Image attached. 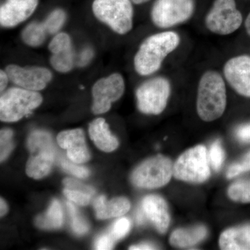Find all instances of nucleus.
I'll return each mask as SVG.
<instances>
[{
	"label": "nucleus",
	"mask_w": 250,
	"mask_h": 250,
	"mask_svg": "<svg viewBox=\"0 0 250 250\" xmlns=\"http://www.w3.org/2000/svg\"><path fill=\"white\" fill-rule=\"evenodd\" d=\"M237 138L243 143H250V123L241 125L236 132Z\"/></svg>",
	"instance_id": "obj_35"
},
{
	"label": "nucleus",
	"mask_w": 250,
	"mask_h": 250,
	"mask_svg": "<svg viewBox=\"0 0 250 250\" xmlns=\"http://www.w3.org/2000/svg\"><path fill=\"white\" fill-rule=\"evenodd\" d=\"M227 106V92L223 77L215 71L205 72L197 90V111L205 122H212L223 116Z\"/></svg>",
	"instance_id": "obj_2"
},
{
	"label": "nucleus",
	"mask_w": 250,
	"mask_h": 250,
	"mask_svg": "<svg viewBox=\"0 0 250 250\" xmlns=\"http://www.w3.org/2000/svg\"><path fill=\"white\" fill-rule=\"evenodd\" d=\"M59 164L64 170L79 178H85L89 175L90 172L88 169L83 166L76 165L77 164L71 161H67L65 157L60 158Z\"/></svg>",
	"instance_id": "obj_30"
},
{
	"label": "nucleus",
	"mask_w": 250,
	"mask_h": 250,
	"mask_svg": "<svg viewBox=\"0 0 250 250\" xmlns=\"http://www.w3.org/2000/svg\"><path fill=\"white\" fill-rule=\"evenodd\" d=\"M0 205H1V207H0V214H1V216L2 217L7 213L8 207L6 202H5L2 198H1V200H0Z\"/></svg>",
	"instance_id": "obj_40"
},
{
	"label": "nucleus",
	"mask_w": 250,
	"mask_h": 250,
	"mask_svg": "<svg viewBox=\"0 0 250 250\" xmlns=\"http://www.w3.org/2000/svg\"><path fill=\"white\" fill-rule=\"evenodd\" d=\"M63 184L67 188L72 189V190H80V191L86 192L93 195L95 194V190L93 188L85 186L84 184L81 183L80 182L75 180V179L66 178L63 180Z\"/></svg>",
	"instance_id": "obj_33"
},
{
	"label": "nucleus",
	"mask_w": 250,
	"mask_h": 250,
	"mask_svg": "<svg viewBox=\"0 0 250 250\" xmlns=\"http://www.w3.org/2000/svg\"><path fill=\"white\" fill-rule=\"evenodd\" d=\"M228 195L233 201L250 203V179L235 182L228 188Z\"/></svg>",
	"instance_id": "obj_24"
},
{
	"label": "nucleus",
	"mask_w": 250,
	"mask_h": 250,
	"mask_svg": "<svg viewBox=\"0 0 250 250\" xmlns=\"http://www.w3.org/2000/svg\"><path fill=\"white\" fill-rule=\"evenodd\" d=\"M64 195L70 201L75 202L79 205L85 206L90 203L91 195L80 190H72L65 188L63 190Z\"/></svg>",
	"instance_id": "obj_32"
},
{
	"label": "nucleus",
	"mask_w": 250,
	"mask_h": 250,
	"mask_svg": "<svg viewBox=\"0 0 250 250\" xmlns=\"http://www.w3.org/2000/svg\"><path fill=\"white\" fill-rule=\"evenodd\" d=\"M210 165L205 146H195L179 156L173 166V176L184 182L203 183L209 178Z\"/></svg>",
	"instance_id": "obj_6"
},
{
	"label": "nucleus",
	"mask_w": 250,
	"mask_h": 250,
	"mask_svg": "<svg viewBox=\"0 0 250 250\" xmlns=\"http://www.w3.org/2000/svg\"><path fill=\"white\" fill-rule=\"evenodd\" d=\"M115 240L108 233L98 237L95 241V248L96 250H111L114 246Z\"/></svg>",
	"instance_id": "obj_34"
},
{
	"label": "nucleus",
	"mask_w": 250,
	"mask_h": 250,
	"mask_svg": "<svg viewBox=\"0 0 250 250\" xmlns=\"http://www.w3.org/2000/svg\"><path fill=\"white\" fill-rule=\"evenodd\" d=\"M67 210L71 218L72 228L77 234L82 235L88 232L89 225L87 223L80 211L70 202H67Z\"/></svg>",
	"instance_id": "obj_26"
},
{
	"label": "nucleus",
	"mask_w": 250,
	"mask_h": 250,
	"mask_svg": "<svg viewBox=\"0 0 250 250\" xmlns=\"http://www.w3.org/2000/svg\"><path fill=\"white\" fill-rule=\"evenodd\" d=\"M57 142L61 147L66 149L67 158L72 162L77 164H84L90 159L83 129L62 131L57 136Z\"/></svg>",
	"instance_id": "obj_16"
},
{
	"label": "nucleus",
	"mask_w": 250,
	"mask_h": 250,
	"mask_svg": "<svg viewBox=\"0 0 250 250\" xmlns=\"http://www.w3.org/2000/svg\"><path fill=\"white\" fill-rule=\"evenodd\" d=\"M66 21V14L63 10L57 9L51 12L45 21L44 25L48 35H56L64 25Z\"/></svg>",
	"instance_id": "obj_25"
},
{
	"label": "nucleus",
	"mask_w": 250,
	"mask_h": 250,
	"mask_svg": "<svg viewBox=\"0 0 250 250\" xmlns=\"http://www.w3.org/2000/svg\"><path fill=\"white\" fill-rule=\"evenodd\" d=\"M93 207L97 218L104 220L126 214L131 205L129 200L125 197H116L107 201L106 197L102 195L95 200Z\"/></svg>",
	"instance_id": "obj_19"
},
{
	"label": "nucleus",
	"mask_w": 250,
	"mask_h": 250,
	"mask_svg": "<svg viewBox=\"0 0 250 250\" xmlns=\"http://www.w3.org/2000/svg\"><path fill=\"white\" fill-rule=\"evenodd\" d=\"M229 84L243 96L250 98V57L242 55L229 59L224 67Z\"/></svg>",
	"instance_id": "obj_13"
},
{
	"label": "nucleus",
	"mask_w": 250,
	"mask_h": 250,
	"mask_svg": "<svg viewBox=\"0 0 250 250\" xmlns=\"http://www.w3.org/2000/svg\"><path fill=\"white\" fill-rule=\"evenodd\" d=\"M141 208L159 233H165L167 231L170 218L167 204L162 197L147 195L143 199Z\"/></svg>",
	"instance_id": "obj_17"
},
{
	"label": "nucleus",
	"mask_w": 250,
	"mask_h": 250,
	"mask_svg": "<svg viewBox=\"0 0 250 250\" xmlns=\"http://www.w3.org/2000/svg\"><path fill=\"white\" fill-rule=\"evenodd\" d=\"M134 4H143V3L147 2V1H149V0H131Z\"/></svg>",
	"instance_id": "obj_42"
},
{
	"label": "nucleus",
	"mask_w": 250,
	"mask_h": 250,
	"mask_svg": "<svg viewBox=\"0 0 250 250\" xmlns=\"http://www.w3.org/2000/svg\"><path fill=\"white\" fill-rule=\"evenodd\" d=\"M63 223V214L60 202L54 200L44 214L39 215L36 220L38 228L42 229H56L60 228Z\"/></svg>",
	"instance_id": "obj_22"
},
{
	"label": "nucleus",
	"mask_w": 250,
	"mask_h": 250,
	"mask_svg": "<svg viewBox=\"0 0 250 250\" xmlns=\"http://www.w3.org/2000/svg\"><path fill=\"white\" fill-rule=\"evenodd\" d=\"M27 145L30 155L26 172L31 178H43L52 170L57 159V149L52 136L47 131H33L28 138Z\"/></svg>",
	"instance_id": "obj_3"
},
{
	"label": "nucleus",
	"mask_w": 250,
	"mask_h": 250,
	"mask_svg": "<svg viewBox=\"0 0 250 250\" xmlns=\"http://www.w3.org/2000/svg\"><path fill=\"white\" fill-rule=\"evenodd\" d=\"M39 0H6L0 8V24L2 27H16L34 14Z\"/></svg>",
	"instance_id": "obj_15"
},
{
	"label": "nucleus",
	"mask_w": 250,
	"mask_h": 250,
	"mask_svg": "<svg viewBox=\"0 0 250 250\" xmlns=\"http://www.w3.org/2000/svg\"><path fill=\"white\" fill-rule=\"evenodd\" d=\"M219 246L224 250H250V225L225 230L219 238Z\"/></svg>",
	"instance_id": "obj_20"
},
{
	"label": "nucleus",
	"mask_w": 250,
	"mask_h": 250,
	"mask_svg": "<svg viewBox=\"0 0 250 250\" xmlns=\"http://www.w3.org/2000/svg\"><path fill=\"white\" fill-rule=\"evenodd\" d=\"M48 36L43 22H33L29 23L23 29L22 39L23 42L30 47H37L45 42Z\"/></svg>",
	"instance_id": "obj_23"
},
{
	"label": "nucleus",
	"mask_w": 250,
	"mask_h": 250,
	"mask_svg": "<svg viewBox=\"0 0 250 250\" xmlns=\"http://www.w3.org/2000/svg\"><path fill=\"white\" fill-rule=\"evenodd\" d=\"M88 131L90 139L103 152H113L119 146L118 139L111 134L108 125L104 118L94 120L89 125Z\"/></svg>",
	"instance_id": "obj_18"
},
{
	"label": "nucleus",
	"mask_w": 250,
	"mask_h": 250,
	"mask_svg": "<svg viewBox=\"0 0 250 250\" xmlns=\"http://www.w3.org/2000/svg\"><path fill=\"white\" fill-rule=\"evenodd\" d=\"M93 52L90 48H85L82 51V53L79 56L77 59V65L78 66H85L87 63H88L93 58Z\"/></svg>",
	"instance_id": "obj_36"
},
{
	"label": "nucleus",
	"mask_w": 250,
	"mask_h": 250,
	"mask_svg": "<svg viewBox=\"0 0 250 250\" xmlns=\"http://www.w3.org/2000/svg\"><path fill=\"white\" fill-rule=\"evenodd\" d=\"M9 80V77L6 72L1 70L0 71V90L1 92L4 91L5 88H6Z\"/></svg>",
	"instance_id": "obj_37"
},
{
	"label": "nucleus",
	"mask_w": 250,
	"mask_h": 250,
	"mask_svg": "<svg viewBox=\"0 0 250 250\" xmlns=\"http://www.w3.org/2000/svg\"><path fill=\"white\" fill-rule=\"evenodd\" d=\"M125 89L124 78L119 73L111 74L97 81L92 88L94 114H103L109 111L112 103L123 96Z\"/></svg>",
	"instance_id": "obj_11"
},
{
	"label": "nucleus",
	"mask_w": 250,
	"mask_h": 250,
	"mask_svg": "<svg viewBox=\"0 0 250 250\" xmlns=\"http://www.w3.org/2000/svg\"><path fill=\"white\" fill-rule=\"evenodd\" d=\"M246 28L248 35L250 36V14L248 15V17H247L246 21Z\"/></svg>",
	"instance_id": "obj_41"
},
{
	"label": "nucleus",
	"mask_w": 250,
	"mask_h": 250,
	"mask_svg": "<svg viewBox=\"0 0 250 250\" xmlns=\"http://www.w3.org/2000/svg\"><path fill=\"white\" fill-rule=\"evenodd\" d=\"M170 95V83L164 77L146 81L136 90L138 108L145 114H160L165 109Z\"/></svg>",
	"instance_id": "obj_8"
},
{
	"label": "nucleus",
	"mask_w": 250,
	"mask_h": 250,
	"mask_svg": "<svg viewBox=\"0 0 250 250\" xmlns=\"http://www.w3.org/2000/svg\"><path fill=\"white\" fill-rule=\"evenodd\" d=\"M242 22L243 16L236 9L235 0H215L205 19L208 30L218 35L232 34Z\"/></svg>",
	"instance_id": "obj_9"
},
{
	"label": "nucleus",
	"mask_w": 250,
	"mask_h": 250,
	"mask_svg": "<svg viewBox=\"0 0 250 250\" xmlns=\"http://www.w3.org/2000/svg\"><path fill=\"white\" fill-rule=\"evenodd\" d=\"M146 219H147V217H146V213L143 211L142 208H140L138 210L137 213H136V221H137L138 224L143 225V224L146 223Z\"/></svg>",
	"instance_id": "obj_39"
},
{
	"label": "nucleus",
	"mask_w": 250,
	"mask_h": 250,
	"mask_svg": "<svg viewBox=\"0 0 250 250\" xmlns=\"http://www.w3.org/2000/svg\"><path fill=\"white\" fill-rule=\"evenodd\" d=\"M179 42L180 38L174 31L149 36L143 41L135 55V70L142 76L154 73L160 69L167 56L178 47Z\"/></svg>",
	"instance_id": "obj_1"
},
{
	"label": "nucleus",
	"mask_w": 250,
	"mask_h": 250,
	"mask_svg": "<svg viewBox=\"0 0 250 250\" xmlns=\"http://www.w3.org/2000/svg\"><path fill=\"white\" fill-rule=\"evenodd\" d=\"M14 133L11 129H2L0 133V159L1 161H4L14 147L13 141Z\"/></svg>",
	"instance_id": "obj_28"
},
{
	"label": "nucleus",
	"mask_w": 250,
	"mask_h": 250,
	"mask_svg": "<svg viewBox=\"0 0 250 250\" xmlns=\"http://www.w3.org/2000/svg\"><path fill=\"white\" fill-rule=\"evenodd\" d=\"M131 223L129 218H122L116 220L110 228L109 233L115 241L124 238L129 232Z\"/></svg>",
	"instance_id": "obj_29"
},
{
	"label": "nucleus",
	"mask_w": 250,
	"mask_h": 250,
	"mask_svg": "<svg viewBox=\"0 0 250 250\" xmlns=\"http://www.w3.org/2000/svg\"><path fill=\"white\" fill-rule=\"evenodd\" d=\"M52 56L50 63L54 70L66 73L75 65V55L72 40L66 33L60 32L54 36L48 45Z\"/></svg>",
	"instance_id": "obj_14"
},
{
	"label": "nucleus",
	"mask_w": 250,
	"mask_h": 250,
	"mask_svg": "<svg viewBox=\"0 0 250 250\" xmlns=\"http://www.w3.org/2000/svg\"><path fill=\"white\" fill-rule=\"evenodd\" d=\"M42 103L38 91L14 87L6 90L0 98V120L14 123L29 116Z\"/></svg>",
	"instance_id": "obj_4"
},
{
	"label": "nucleus",
	"mask_w": 250,
	"mask_h": 250,
	"mask_svg": "<svg viewBox=\"0 0 250 250\" xmlns=\"http://www.w3.org/2000/svg\"><path fill=\"white\" fill-rule=\"evenodd\" d=\"M93 14L117 34L124 35L133 27L134 9L130 0H95Z\"/></svg>",
	"instance_id": "obj_5"
},
{
	"label": "nucleus",
	"mask_w": 250,
	"mask_h": 250,
	"mask_svg": "<svg viewBox=\"0 0 250 250\" xmlns=\"http://www.w3.org/2000/svg\"><path fill=\"white\" fill-rule=\"evenodd\" d=\"M207 236L205 226H196L188 229L174 230L170 237L171 246L177 248H188L200 243Z\"/></svg>",
	"instance_id": "obj_21"
},
{
	"label": "nucleus",
	"mask_w": 250,
	"mask_h": 250,
	"mask_svg": "<svg viewBox=\"0 0 250 250\" xmlns=\"http://www.w3.org/2000/svg\"><path fill=\"white\" fill-rule=\"evenodd\" d=\"M208 159L213 170L217 172L220 170L225 160V152L220 141H215L210 146L208 152Z\"/></svg>",
	"instance_id": "obj_27"
},
{
	"label": "nucleus",
	"mask_w": 250,
	"mask_h": 250,
	"mask_svg": "<svg viewBox=\"0 0 250 250\" xmlns=\"http://www.w3.org/2000/svg\"><path fill=\"white\" fill-rule=\"evenodd\" d=\"M173 166L169 158L161 155L154 156L136 167L131 175V182L141 188L164 187L173 176Z\"/></svg>",
	"instance_id": "obj_7"
},
{
	"label": "nucleus",
	"mask_w": 250,
	"mask_h": 250,
	"mask_svg": "<svg viewBox=\"0 0 250 250\" xmlns=\"http://www.w3.org/2000/svg\"><path fill=\"white\" fill-rule=\"evenodd\" d=\"M5 71L14 84L33 91L43 90L52 80V72L44 67H22L11 64Z\"/></svg>",
	"instance_id": "obj_12"
},
{
	"label": "nucleus",
	"mask_w": 250,
	"mask_h": 250,
	"mask_svg": "<svg viewBox=\"0 0 250 250\" xmlns=\"http://www.w3.org/2000/svg\"><path fill=\"white\" fill-rule=\"evenodd\" d=\"M155 249V247L153 246L152 244H149V243H143V244L131 246L129 248V250H147Z\"/></svg>",
	"instance_id": "obj_38"
},
{
	"label": "nucleus",
	"mask_w": 250,
	"mask_h": 250,
	"mask_svg": "<svg viewBox=\"0 0 250 250\" xmlns=\"http://www.w3.org/2000/svg\"><path fill=\"white\" fill-rule=\"evenodd\" d=\"M250 171V152L245 155L239 162L233 164L229 167L227 177L232 179L242 173Z\"/></svg>",
	"instance_id": "obj_31"
},
{
	"label": "nucleus",
	"mask_w": 250,
	"mask_h": 250,
	"mask_svg": "<svg viewBox=\"0 0 250 250\" xmlns=\"http://www.w3.org/2000/svg\"><path fill=\"white\" fill-rule=\"evenodd\" d=\"M194 9V0H156L151 18L158 27L169 28L188 21Z\"/></svg>",
	"instance_id": "obj_10"
}]
</instances>
